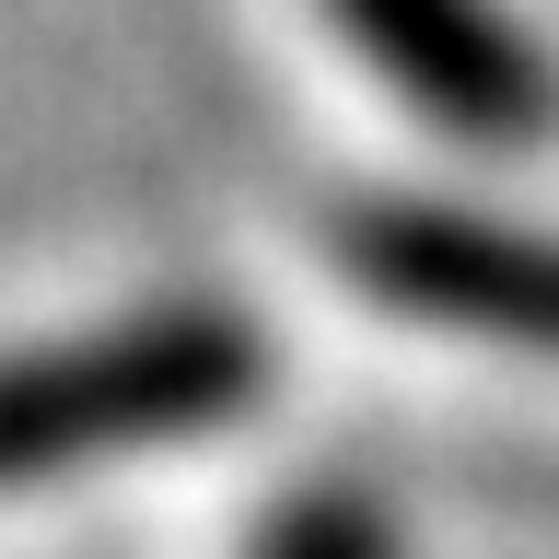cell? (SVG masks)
Here are the masks:
<instances>
[{
    "mask_svg": "<svg viewBox=\"0 0 559 559\" xmlns=\"http://www.w3.org/2000/svg\"><path fill=\"white\" fill-rule=\"evenodd\" d=\"M269 396V338L234 304H140L94 338H59L12 373V419L0 454L12 478H70V466H117L152 443H199L234 431Z\"/></svg>",
    "mask_w": 559,
    "mask_h": 559,
    "instance_id": "obj_1",
    "label": "cell"
},
{
    "mask_svg": "<svg viewBox=\"0 0 559 559\" xmlns=\"http://www.w3.org/2000/svg\"><path fill=\"white\" fill-rule=\"evenodd\" d=\"M338 269L361 304L408 314V326L559 361V234H536V222L454 210V199H373L338 210Z\"/></svg>",
    "mask_w": 559,
    "mask_h": 559,
    "instance_id": "obj_2",
    "label": "cell"
},
{
    "mask_svg": "<svg viewBox=\"0 0 559 559\" xmlns=\"http://www.w3.org/2000/svg\"><path fill=\"white\" fill-rule=\"evenodd\" d=\"M349 59L466 152H536L559 129V70L501 0H326Z\"/></svg>",
    "mask_w": 559,
    "mask_h": 559,
    "instance_id": "obj_3",
    "label": "cell"
},
{
    "mask_svg": "<svg viewBox=\"0 0 559 559\" xmlns=\"http://www.w3.org/2000/svg\"><path fill=\"white\" fill-rule=\"evenodd\" d=\"M257 559H396V524H384V501H361V489H304V501L269 513Z\"/></svg>",
    "mask_w": 559,
    "mask_h": 559,
    "instance_id": "obj_4",
    "label": "cell"
}]
</instances>
